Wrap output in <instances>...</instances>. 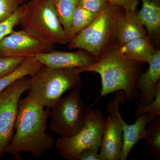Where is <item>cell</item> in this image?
Listing matches in <instances>:
<instances>
[{"label": "cell", "instance_id": "1", "mask_svg": "<svg viewBox=\"0 0 160 160\" xmlns=\"http://www.w3.org/2000/svg\"><path fill=\"white\" fill-rule=\"evenodd\" d=\"M44 108L29 96L20 100L14 128L15 133L6 152L15 156L27 152L39 158L52 150L54 140L46 132V123L51 111L49 108Z\"/></svg>", "mask_w": 160, "mask_h": 160}, {"label": "cell", "instance_id": "2", "mask_svg": "<svg viewBox=\"0 0 160 160\" xmlns=\"http://www.w3.org/2000/svg\"><path fill=\"white\" fill-rule=\"evenodd\" d=\"M142 63L125 56L116 42L103 52L93 64L75 69L79 74L86 72H95L101 76L102 89L100 96L88 110L101 98L114 92L122 91L128 102L138 98L140 92L135 84L137 79L142 73Z\"/></svg>", "mask_w": 160, "mask_h": 160}, {"label": "cell", "instance_id": "3", "mask_svg": "<svg viewBox=\"0 0 160 160\" xmlns=\"http://www.w3.org/2000/svg\"><path fill=\"white\" fill-rule=\"evenodd\" d=\"M123 10L107 2L95 19L68 43L69 49L85 50L97 61L103 52L117 42L118 20Z\"/></svg>", "mask_w": 160, "mask_h": 160}, {"label": "cell", "instance_id": "4", "mask_svg": "<svg viewBox=\"0 0 160 160\" xmlns=\"http://www.w3.org/2000/svg\"><path fill=\"white\" fill-rule=\"evenodd\" d=\"M80 74L75 69L53 68L42 65L30 78L28 96L46 108H52L66 92L80 88Z\"/></svg>", "mask_w": 160, "mask_h": 160}, {"label": "cell", "instance_id": "5", "mask_svg": "<svg viewBox=\"0 0 160 160\" xmlns=\"http://www.w3.org/2000/svg\"><path fill=\"white\" fill-rule=\"evenodd\" d=\"M106 119L97 109L87 110L84 125L76 134L69 138L60 137L55 145L62 157L67 160H78L80 153L90 149L100 151Z\"/></svg>", "mask_w": 160, "mask_h": 160}, {"label": "cell", "instance_id": "6", "mask_svg": "<svg viewBox=\"0 0 160 160\" xmlns=\"http://www.w3.org/2000/svg\"><path fill=\"white\" fill-rule=\"evenodd\" d=\"M21 24L54 45L68 43L52 0H31L24 4Z\"/></svg>", "mask_w": 160, "mask_h": 160}, {"label": "cell", "instance_id": "7", "mask_svg": "<svg viewBox=\"0 0 160 160\" xmlns=\"http://www.w3.org/2000/svg\"><path fill=\"white\" fill-rule=\"evenodd\" d=\"M87 110L79 88L72 89L52 108L49 127L61 137L72 136L83 127Z\"/></svg>", "mask_w": 160, "mask_h": 160}, {"label": "cell", "instance_id": "8", "mask_svg": "<svg viewBox=\"0 0 160 160\" xmlns=\"http://www.w3.org/2000/svg\"><path fill=\"white\" fill-rule=\"evenodd\" d=\"M29 86L30 78L25 77L0 93V159L6 153L13 137L20 98Z\"/></svg>", "mask_w": 160, "mask_h": 160}, {"label": "cell", "instance_id": "9", "mask_svg": "<svg viewBox=\"0 0 160 160\" xmlns=\"http://www.w3.org/2000/svg\"><path fill=\"white\" fill-rule=\"evenodd\" d=\"M54 44L33 32L23 28L13 30L0 40V56L34 57L39 53L53 50Z\"/></svg>", "mask_w": 160, "mask_h": 160}, {"label": "cell", "instance_id": "10", "mask_svg": "<svg viewBox=\"0 0 160 160\" xmlns=\"http://www.w3.org/2000/svg\"><path fill=\"white\" fill-rule=\"evenodd\" d=\"M125 93L116 92L107 107L109 113L106 120L99 155L102 160H120L123 145L122 129L119 119L120 103L125 104Z\"/></svg>", "mask_w": 160, "mask_h": 160}, {"label": "cell", "instance_id": "11", "mask_svg": "<svg viewBox=\"0 0 160 160\" xmlns=\"http://www.w3.org/2000/svg\"><path fill=\"white\" fill-rule=\"evenodd\" d=\"M34 57L42 65L60 69L83 68L91 65L96 61L89 52L81 49L71 52L52 50L39 53Z\"/></svg>", "mask_w": 160, "mask_h": 160}, {"label": "cell", "instance_id": "12", "mask_svg": "<svg viewBox=\"0 0 160 160\" xmlns=\"http://www.w3.org/2000/svg\"><path fill=\"white\" fill-rule=\"evenodd\" d=\"M149 64V69L142 72L136 82V88L141 92L138 103L142 106L152 102L155 97L158 84L160 82L159 49L156 50Z\"/></svg>", "mask_w": 160, "mask_h": 160}, {"label": "cell", "instance_id": "13", "mask_svg": "<svg viewBox=\"0 0 160 160\" xmlns=\"http://www.w3.org/2000/svg\"><path fill=\"white\" fill-rule=\"evenodd\" d=\"M147 31L140 18L138 12L123 9L117 25V42L120 46L131 40L147 36Z\"/></svg>", "mask_w": 160, "mask_h": 160}, {"label": "cell", "instance_id": "14", "mask_svg": "<svg viewBox=\"0 0 160 160\" xmlns=\"http://www.w3.org/2000/svg\"><path fill=\"white\" fill-rule=\"evenodd\" d=\"M119 117L123 134L122 148L120 160H126L132 148L140 140L144 139L148 123L146 115L136 118L135 122L132 125L126 123L121 114Z\"/></svg>", "mask_w": 160, "mask_h": 160}, {"label": "cell", "instance_id": "15", "mask_svg": "<svg viewBox=\"0 0 160 160\" xmlns=\"http://www.w3.org/2000/svg\"><path fill=\"white\" fill-rule=\"evenodd\" d=\"M121 52L130 59L149 63L156 50L147 36L131 40L120 46Z\"/></svg>", "mask_w": 160, "mask_h": 160}, {"label": "cell", "instance_id": "16", "mask_svg": "<svg viewBox=\"0 0 160 160\" xmlns=\"http://www.w3.org/2000/svg\"><path fill=\"white\" fill-rule=\"evenodd\" d=\"M142 6L138 12L140 18L152 35H158L160 32V0H142Z\"/></svg>", "mask_w": 160, "mask_h": 160}, {"label": "cell", "instance_id": "17", "mask_svg": "<svg viewBox=\"0 0 160 160\" xmlns=\"http://www.w3.org/2000/svg\"><path fill=\"white\" fill-rule=\"evenodd\" d=\"M42 65L34 57L26 58L16 69L0 78V93L19 79L27 76H33Z\"/></svg>", "mask_w": 160, "mask_h": 160}, {"label": "cell", "instance_id": "18", "mask_svg": "<svg viewBox=\"0 0 160 160\" xmlns=\"http://www.w3.org/2000/svg\"><path fill=\"white\" fill-rule=\"evenodd\" d=\"M98 13L91 12L77 6L72 16L70 29L67 37V43L89 26L97 16Z\"/></svg>", "mask_w": 160, "mask_h": 160}, {"label": "cell", "instance_id": "19", "mask_svg": "<svg viewBox=\"0 0 160 160\" xmlns=\"http://www.w3.org/2000/svg\"><path fill=\"white\" fill-rule=\"evenodd\" d=\"M152 156L160 159V117L147 125L144 139Z\"/></svg>", "mask_w": 160, "mask_h": 160}, {"label": "cell", "instance_id": "20", "mask_svg": "<svg viewBox=\"0 0 160 160\" xmlns=\"http://www.w3.org/2000/svg\"><path fill=\"white\" fill-rule=\"evenodd\" d=\"M66 35V41L70 27L72 16L77 6L78 0H52Z\"/></svg>", "mask_w": 160, "mask_h": 160}, {"label": "cell", "instance_id": "21", "mask_svg": "<svg viewBox=\"0 0 160 160\" xmlns=\"http://www.w3.org/2000/svg\"><path fill=\"white\" fill-rule=\"evenodd\" d=\"M136 109L135 112L136 118L143 115L147 116L148 124L158 117H160V82L158 83L155 97L152 102L148 105L142 106L136 102Z\"/></svg>", "mask_w": 160, "mask_h": 160}, {"label": "cell", "instance_id": "22", "mask_svg": "<svg viewBox=\"0 0 160 160\" xmlns=\"http://www.w3.org/2000/svg\"><path fill=\"white\" fill-rule=\"evenodd\" d=\"M23 9L24 5L9 17L0 22V40L11 33L14 27L21 24Z\"/></svg>", "mask_w": 160, "mask_h": 160}, {"label": "cell", "instance_id": "23", "mask_svg": "<svg viewBox=\"0 0 160 160\" xmlns=\"http://www.w3.org/2000/svg\"><path fill=\"white\" fill-rule=\"evenodd\" d=\"M27 0H0V22L3 21L26 4Z\"/></svg>", "mask_w": 160, "mask_h": 160}, {"label": "cell", "instance_id": "24", "mask_svg": "<svg viewBox=\"0 0 160 160\" xmlns=\"http://www.w3.org/2000/svg\"><path fill=\"white\" fill-rule=\"evenodd\" d=\"M26 58L0 56V78L16 69Z\"/></svg>", "mask_w": 160, "mask_h": 160}, {"label": "cell", "instance_id": "25", "mask_svg": "<svg viewBox=\"0 0 160 160\" xmlns=\"http://www.w3.org/2000/svg\"><path fill=\"white\" fill-rule=\"evenodd\" d=\"M107 0H78L77 6L94 13H99L105 6Z\"/></svg>", "mask_w": 160, "mask_h": 160}, {"label": "cell", "instance_id": "26", "mask_svg": "<svg viewBox=\"0 0 160 160\" xmlns=\"http://www.w3.org/2000/svg\"><path fill=\"white\" fill-rule=\"evenodd\" d=\"M112 5L122 8L126 11L137 10L138 0H107Z\"/></svg>", "mask_w": 160, "mask_h": 160}, {"label": "cell", "instance_id": "27", "mask_svg": "<svg viewBox=\"0 0 160 160\" xmlns=\"http://www.w3.org/2000/svg\"><path fill=\"white\" fill-rule=\"evenodd\" d=\"M78 160H102L99 153L90 149H86L80 153Z\"/></svg>", "mask_w": 160, "mask_h": 160}]
</instances>
